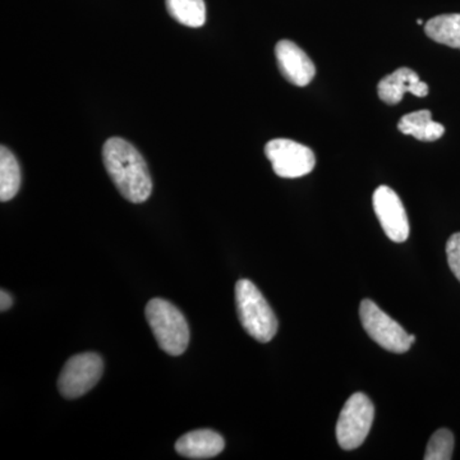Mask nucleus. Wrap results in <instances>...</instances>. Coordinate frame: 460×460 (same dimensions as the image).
I'll use <instances>...</instances> for the list:
<instances>
[{"mask_svg":"<svg viewBox=\"0 0 460 460\" xmlns=\"http://www.w3.org/2000/svg\"><path fill=\"white\" fill-rule=\"evenodd\" d=\"M105 169L127 201L142 204L153 192L148 166L137 148L120 137H111L102 147Z\"/></svg>","mask_w":460,"mask_h":460,"instance_id":"obj_1","label":"nucleus"},{"mask_svg":"<svg viewBox=\"0 0 460 460\" xmlns=\"http://www.w3.org/2000/svg\"><path fill=\"white\" fill-rule=\"evenodd\" d=\"M235 305L242 328L250 337L269 343L277 335L279 323L277 316L260 292L259 288L251 280L241 279L235 284Z\"/></svg>","mask_w":460,"mask_h":460,"instance_id":"obj_2","label":"nucleus"},{"mask_svg":"<svg viewBox=\"0 0 460 460\" xmlns=\"http://www.w3.org/2000/svg\"><path fill=\"white\" fill-rule=\"evenodd\" d=\"M146 319L159 347L169 356H181L190 344V328L184 314L171 302L154 298L146 305Z\"/></svg>","mask_w":460,"mask_h":460,"instance_id":"obj_3","label":"nucleus"},{"mask_svg":"<svg viewBox=\"0 0 460 460\" xmlns=\"http://www.w3.org/2000/svg\"><path fill=\"white\" fill-rule=\"evenodd\" d=\"M363 329L375 343L392 353H405L416 341V337L408 334L404 329L384 313L371 299H363L359 307Z\"/></svg>","mask_w":460,"mask_h":460,"instance_id":"obj_4","label":"nucleus"},{"mask_svg":"<svg viewBox=\"0 0 460 460\" xmlns=\"http://www.w3.org/2000/svg\"><path fill=\"white\" fill-rule=\"evenodd\" d=\"M375 420L374 402L363 393H356L345 402L337 423V440L343 450L361 447L370 434Z\"/></svg>","mask_w":460,"mask_h":460,"instance_id":"obj_5","label":"nucleus"},{"mask_svg":"<svg viewBox=\"0 0 460 460\" xmlns=\"http://www.w3.org/2000/svg\"><path fill=\"white\" fill-rule=\"evenodd\" d=\"M104 372V362L99 354L89 352L72 357L58 378L60 394L66 399L80 398L89 393Z\"/></svg>","mask_w":460,"mask_h":460,"instance_id":"obj_6","label":"nucleus"},{"mask_svg":"<svg viewBox=\"0 0 460 460\" xmlns=\"http://www.w3.org/2000/svg\"><path fill=\"white\" fill-rule=\"evenodd\" d=\"M265 155L270 160L275 174L281 178L305 177L316 165V157L310 147L287 138L268 142Z\"/></svg>","mask_w":460,"mask_h":460,"instance_id":"obj_7","label":"nucleus"},{"mask_svg":"<svg viewBox=\"0 0 460 460\" xmlns=\"http://www.w3.org/2000/svg\"><path fill=\"white\" fill-rule=\"evenodd\" d=\"M374 210L378 222L389 239L396 243H402L410 237V222L401 198L394 190L380 186L375 190Z\"/></svg>","mask_w":460,"mask_h":460,"instance_id":"obj_8","label":"nucleus"},{"mask_svg":"<svg viewBox=\"0 0 460 460\" xmlns=\"http://www.w3.org/2000/svg\"><path fill=\"white\" fill-rule=\"evenodd\" d=\"M278 66L281 75L296 86H307L316 75V68L310 57L293 41L281 40L275 47Z\"/></svg>","mask_w":460,"mask_h":460,"instance_id":"obj_9","label":"nucleus"},{"mask_svg":"<svg viewBox=\"0 0 460 460\" xmlns=\"http://www.w3.org/2000/svg\"><path fill=\"white\" fill-rule=\"evenodd\" d=\"M377 93L378 98L384 102L396 105L402 102L407 93H413L419 98H425L429 93V86L428 84L420 80V75L416 72L402 66L378 83Z\"/></svg>","mask_w":460,"mask_h":460,"instance_id":"obj_10","label":"nucleus"},{"mask_svg":"<svg viewBox=\"0 0 460 460\" xmlns=\"http://www.w3.org/2000/svg\"><path fill=\"white\" fill-rule=\"evenodd\" d=\"M226 447L223 436L213 429H196L181 436L175 443L180 456L189 459H211L219 456Z\"/></svg>","mask_w":460,"mask_h":460,"instance_id":"obj_11","label":"nucleus"},{"mask_svg":"<svg viewBox=\"0 0 460 460\" xmlns=\"http://www.w3.org/2000/svg\"><path fill=\"white\" fill-rule=\"evenodd\" d=\"M398 129L404 135L413 136L417 140L425 142L440 140L445 133L443 124L434 122L429 111H413V113L405 114L399 120Z\"/></svg>","mask_w":460,"mask_h":460,"instance_id":"obj_12","label":"nucleus"},{"mask_svg":"<svg viewBox=\"0 0 460 460\" xmlns=\"http://www.w3.org/2000/svg\"><path fill=\"white\" fill-rule=\"evenodd\" d=\"M426 35L438 44L460 50V13L441 14L425 26Z\"/></svg>","mask_w":460,"mask_h":460,"instance_id":"obj_13","label":"nucleus"},{"mask_svg":"<svg viewBox=\"0 0 460 460\" xmlns=\"http://www.w3.org/2000/svg\"><path fill=\"white\" fill-rule=\"evenodd\" d=\"M21 187V169L16 156L7 147H0V201L7 202Z\"/></svg>","mask_w":460,"mask_h":460,"instance_id":"obj_14","label":"nucleus"},{"mask_svg":"<svg viewBox=\"0 0 460 460\" xmlns=\"http://www.w3.org/2000/svg\"><path fill=\"white\" fill-rule=\"evenodd\" d=\"M169 14L181 25L198 29L205 25L206 5L204 0H166Z\"/></svg>","mask_w":460,"mask_h":460,"instance_id":"obj_15","label":"nucleus"},{"mask_svg":"<svg viewBox=\"0 0 460 460\" xmlns=\"http://www.w3.org/2000/svg\"><path fill=\"white\" fill-rule=\"evenodd\" d=\"M453 432L447 429H440L429 438L425 460H450L454 452Z\"/></svg>","mask_w":460,"mask_h":460,"instance_id":"obj_16","label":"nucleus"},{"mask_svg":"<svg viewBox=\"0 0 460 460\" xmlns=\"http://www.w3.org/2000/svg\"><path fill=\"white\" fill-rule=\"evenodd\" d=\"M447 263L454 277L460 281V232L453 234L447 243Z\"/></svg>","mask_w":460,"mask_h":460,"instance_id":"obj_17","label":"nucleus"},{"mask_svg":"<svg viewBox=\"0 0 460 460\" xmlns=\"http://www.w3.org/2000/svg\"><path fill=\"white\" fill-rule=\"evenodd\" d=\"M12 305H13V296L9 295L7 290L3 289L2 293H0V310L4 313V311H8Z\"/></svg>","mask_w":460,"mask_h":460,"instance_id":"obj_18","label":"nucleus"},{"mask_svg":"<svg viewBox=\"0 0 460 460\" xmlns=\"http://www.w3.org/2000/svg\"><path fill=\"white\" fill-rule=\"evenodd\" d=\"M417 23H419V25H423V21L422 20H419V21H417Z\"/></svg>","mask_w":460,"mask_h":460,"instance_id":"obj_19","label":"nucleus"}]
</instances>
